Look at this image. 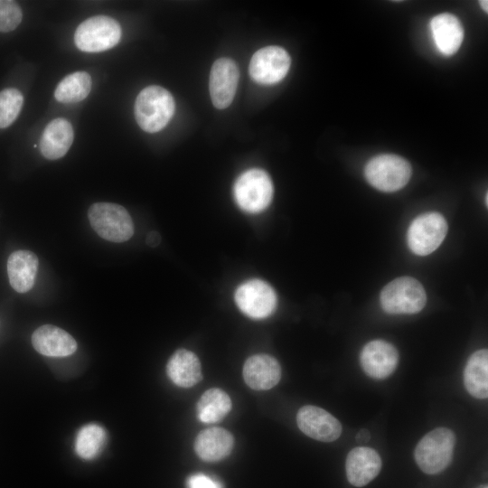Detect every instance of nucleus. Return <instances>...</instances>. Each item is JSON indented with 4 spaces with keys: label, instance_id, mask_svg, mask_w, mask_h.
<instances>
[{
    "label": "nucleus",
    "instance_id": "obj_1",
    "mask_svg": "<svg viewBox=\"0 0 488 488\" xmlns=\"http://www.w3.org/2000/svg\"><path fill=\"white\" fill-rule=\"evenodd\" d=\"M175 103L165 89L151 85L142 89L135 102V117L138 126L145 132L155 133L163 129L172 118Z\"/></svg>",
    "mask_w": 488,
    "mask_h": 488
},
{
    "label": "nucleus",
    "instance_id": "obj_2",
    "mask_svg": "<svg viewBox=\"0 0 488 488\" xmlns=\"http://www.w3.org/2000/svg\"><path fill=\"white\" fill-rule=\"evenodd\" d=\"M455 445L452 430L437 427L418 443L414 456L419 468L427 474H436L445 470L450 464Z\"/></svg>",
    "mask_w": 488,
    "mask_h": 488
},
{
    "label": "nucleus",
    "instance_id": "obj_3",
    "mask_svg": "<svg viewBox=\"0 0 488 488\" xmlns=\"http://www.w3.org/2000/svg\"><path fill=\"white\" fill-rule=\"evenodd\" d=\"M88 218L92 229L102 239L111 242H124L134 234V224L128 211L112 202H96L90 205Z\"/></svg>",
    "mask_w": 488,
    "mask_h": 488
},
{
    "label": "nucleus",
    "instance_id": "obj_4",
    "mask_svg": "<svg viewBox=\"0 0 488 488\" xmlns=\"http://www.w3.org/2000/svg\"><path fill=\"white\" fill-rule=\"evenodd\" d=\"M380 299L383 310L389 314H416L425 306L427 296L417 279L401 277L385 286Z\"/></svg>",
    "mask_w": 488,
    "mask_h": 488
},
{
    "label": "nucleus",
    "instance_id": "obj_5",
    "mask_svg": "<svg viewBox=\"0 0 488 488\" xmlns=\"http://www.w3.org/2000/svg\"><path fill=\"white\" fill-rule=\"evenodd\" d=\"M364 174L373 187L391 192L408 183L411 176V166L407 160L399 155H380L367 163Z\"/></svg>",
    "mask_w": 488,
    "mask_h": 488
},
{
    "label": "nucleus",
    "instance_id": "obj_6",
    "mask_svg": "<svg viewBox=\"0 0 488 488\" xmlns=\"http://www.w3.org/2000/svg\"><path fill=\"white\" fill-rule=\"evenodd\" d=\"M237 204L245 211L258 212L271 202L273 184L269 175L263 170L249 169L239 175L234 185Z\"/></svg>",
    "mask_w": 488,
    "mask_h": 488
},
{
    "label": "nucleus",
    "instance_id": "obj_7",
    "mask_svg": "<svg viewBox=\"0 0 488 488\" xmlns=\"http://www.w3.org/2000/svg\"><path fill=\"white\" fill-rule=\"evenodd\" d=\"M120 37L119 23L111 17L99 15L88 18L78 26L74 41L82 52H99L117 45Z\"/></svg>",
    "mask_w": 488,
    "mask_h": 488
},
{
    "label": "nucleus",
    "instance_id": "obj_8",
    "mask_svg": "<svg viewBox=\"0 0 488 488\" xmlns=\"http://www.w3.org/2000/svg\"><path fill=\"white\" fill-rule=\"evenodd\" d=\"M447 232L446 219L438 212H427L418 216L410 223L407 241L410 250L419 256L435 251Z\"/></svg>",
    "mask_w": 488,
    "mask_h": 488
},
{
    "label": "nucleus",
    "instance_id": "obj_9",
    "mask_svg": "<svg viewBox=\"0 0 488 488\" xmlns=\"http://www.w3.org/2000/svg\"><path fill=\"white\" fill-rule=\"evenodd\" d=\"M235 301L246 315L254 319H263L274 312L277 305V296L267 283L259 279H252L237 288Z\"/></svg>",
    "mask_w": 488,
    "mask_h": 488
},
{
    "label": "nucleus",
    "instance_id": "obj_10",
    "mask_svg": "<svg viewBox=\"0 0 488 488\" xmlns=\"http://www.w3.org/2000/svg\"><path fill=\"white\" fill-rule=\"evenodd\" d=\"M290 64L291 59L286 50L278 46H267L253 54L249 70L256 82L270 85L285 78Z\"/></svg>",
    "mask_w": 488,
    "mask_h": 488
},
{
    "label": "nucleus",
    "instance_id": "obj_11",
    "mask_svg": "<svg viewBox=\"0 0 488 488\" xmlns=\"http://www.w3.org/2000/svg\"><path fill=\"white\" fill-rule=\"evenodd\" d=\"M239 76V69L233 60L221 58L214 61L210 72L209 89L216 108L223 109L231 104L238 87Z\"/></svg>",
    "mask_w": 488,
    "mask_h": 488
},
{
    "label": "nucleus",
    "instance_id": "obj_12",
    "mask_svg": "<svg viewBox=\"0 0 488 488\" xmlns=\"http://www.w3.org/2000/svg\"><path fill=\"white\" fill-rule=\"evenodd\" d=\"M296 423L305 435L322 442H333L342 433L340 421L328 411L316 406L302 407L297 412Z\"/></svg>",
    "mask_w": 488,
    "mask_h": 488
},
{
    "label": "nucleus",
    "instance_id": "obj_13",
    "mask_svg": "<svg viewBox=\"0 0 488 488\" xmlns=\"http://www.w3.org/2000/svg\"><path fill=\"white\" fill-rule=\"evenodd\" d=\"M399 353L396 348L383 340L368 343L361 352V364L364 372L373 379H385L396 370Z\"/></svg>",
    "mask_w": 488,
    "mask_h": 488
},
{
    "label": "nucleus",
    "instance_id": "obj_14",
    "mask_svg": "<svg viewBox=\"0 0 488 488\" xmlns=\"http://www.w3.org/2000/svg\"><path fill=\"white\" fill-rule=\"evenodd\" d=\"M381 465V459L374 449L366 446L354 447L346 458L347 479L356 487L364 486L379 474Z\"/></svg>",
    "mask_w": 488,
    "mask_h": 488
},
{
    "label": "nucleus",
    "instance_id": "obj_15",
    "mask_svg": "<svg viewBox=\"0 0 488 488\" xmlns=\"http://www.w3.org/2000/svg\"><path fill=\"white\" fill-rule=\"evenodd\" d=\"M33 348L41 354L49 357H66L77 350L75 339L63 329L43 324L32 335Z\"/></svg>",
    "mask_w": 488,
    "mask_h": 488
},
{
    "label": "nucleus",
    "instance_id": "obj_16",
    "mask_svg": "<svg viewBox=\"0 0 488 488\" xmlns=\"http://www.w3.org/2000/svg\"><path fill=\"white\" fill-rule=\"evenodd\" d=\"M243 379L255 390H267L275 387L281 379L278 361L267 354H255L247 359L243 366Z\"/></svg>",
    "mask_w": 488,
    "mask_h": 488
},
{
    "label": "nucleus",
    "instance_id": "obj_17",
    "mask_svg": "<svg viewBox=\"0 0 488 488\" xmlns=\"http://www.w3.org/2000/svg\"><path fill=\"white\" fill-rule=\"evenodd\" d=\"M39 266L38 257L32 251H14L7 259V274L11 286L18 293H26L33 286Z\"/></svg>",
    "mask_w": 488,
    "mask_h": 488
},
{
    "label": "nucleus",
    "instance_id": "obj_18",
    "mask_svg": "<svg viewBox=\"0 0 488 488\" xmlns=\"http://www.w3.org/2000/svg\"><path fill=\"white\" fill-rule=\"evenodd\" d=\"M234 445L230 432L221 427H210L201 431L194 440L197 455L207 462H217L227 457Z\"/></svg>",
    "mask_w": 488,
    "mask_h": 488
},
{
    "label": "nucleus",
    "instance_id": "obj_19",
    "mask_svg": "<svg viewBox=\"0 0 488 488\" xmlns=\"http://www.w3.org/2000/svg\"><path fill=\"white\" fill-rule=\"evenodd\" d=\"M73 137L71 124L64 118H55L45 127L42 132L40 151L47 159H59L69 151Z\"/></svg>",
    "mask_w": 488,
    "mask_h": 488
},
{
    "label": "nucleus",
    "instance_id": "obj_20",
    "mask_svg": "<svg viewBox=\"0 0 488 488\" xmlns=\"http://www.w3.org/2000/svg\"><path fill=\"white\" fill-rule=\"evenodd\" d=\"M430 29L435 44L444 55H452L460 48L464 39V29L460 21L453 14L443 13L433 17Z\"/></svg>",
    "mask_w": 488,
    "mask_h": 488
},
{
    "label": "nucleus",
    "instance_id": "obj_21",
    "mask_svg": "<svg viewBox=\"0 0 488 488\" xmlns=\"http://www.w3.org/2000/svg\"><path fill=\"white\" fill-rule=\"evenodd\" d=\"M169 379L177 386L191 388L202 379V366L195 353L185 349L177 350L166 364Z\"/></svg>",
    "mask_w": 488,
    "mask_h": 488
},
{
    "label": "nucleus",
    "instance_id": "obj_22",
    "mask_svg": "<svg viewBox=\"0 0 488 488\" xmlns=\"http://www.w3.org/2000/svg\"><path fill=\"white\" fill-rule=\"evenodd\" d=\"M464 384L474 398L488 396V352L482 349L474 352L467 361L464 371Z\"/></svg>",
    "mask_w": 488,
    "mask_h": 488
},
{
    "label": "nucleus",
    "instance_id": "obj_23",
    "mask_svg": "<svg viewBox=\"0 0 488 488\" xmlns=\"http://www.w3.org/2000/svg\"><path fill=\"white\" fill-rule=\"evenodd\" d=\"M231 409L230 396L221 389H207L197 402V417L203 423L221 421Z\"/></svg>",
    "mask_w": 488,
    "mask_h": 488
},
{
    "label": "nucleus",
    "instance_id": "obj_24",
    "mask_svg": "<svg viewBox=\"0 0 488 488\" xmlns=\"http://www.w3.org/2000/svg\"><path fill=\"white\" fill-rule=\"evenodd\" d=\"M91 78L86 71H76L66 76L56 87L54 98L61 103H75L88 97Z\"/></svg>",
    "mask_w": 488,
    "mask_h": 488
},
{
    "label": "nucleus",
    "instance_id": "obj_25",
    "mask_svg": "<svg viewBox=\"0 0 488 488\" xmlns=\"http://www.w3.org/2000/svg\"><path fill=\"white\" fill-rule=\"evenodd\" d=\"M106 442L105 429L96 424L82 427L77 434L75 450L83 459L95 458L102 450Z\"/></svg>",
    "mask_w": 488,
    "mask_h": 488
},
{
    "label": "nucleus",
    "instance_id": "obj_26",
    "mask_svg": "<svg viewBox=\"0 0 488 488\" xmlns=\"http://www.w3.org/2000/svg\"><path fill=\"white\" fill-rule=\"evenodd\" d=\"M23 103V94L16 89L0 91V128L9 127L18 117Z\"/></svg>",
    "mask_w": 488,
    "mask_h": 488
},
{
    "label": "nucleus",
    "instance_id": "obj_27",
    "mask_svg": "<svg viewBox=\"0 0 488 488\" xmlns=\"http://www.w3.org/2000/svg\"><path fill=\"white\" fill-rule=\"evenodd\" d=\"M22 19V9L16 2L0 0V32L8 33L14 30Z\"/></svg>",
    "mask_w": 488,
    "mask_h": 488
},
{
    "label": "nucleus",
    "instance_id": "obj_28",
    "mask_svg": "<svg viewBox=\"0 0 488 488\" xmlns=\"http://www.w3.org/2000/svg\"><path fill=\"white\" fill-rule=\"evenodd\" d=\"M187 486L188 488H222L221 483L203 474L190 476L187 480Z\"/></svg>",
    "mask_w": 488,
    "mask_h": 488
},
{
    "label": "nucleus",
    "instance_id": "obj_29",
    "mask_svg": "<svg viewBox=\"0 0 488 488\" xmlns=\"http://www.w3.org/2000/svg\"><path fill=\"white\" fill-rule=\"evenodd\" d=\"M145 242L152 248L157 247L161 242V236L157 231L152 230L147 234Z\"/></svg>",
    "mask_w": 488,
    "mask_h": 488
},
{
    "label": "nucleus",
    "instance_id": "obj_30",
    "mask_svg": "<svg viewBox=\"0 0 488 488\" xmlns=\"http://www.w3.org/2000/svg\"><path fill=\"white\" fill-rule=\"evenodd\" d=\"M370 432L365 428L361 429L355 436L358 442H366L370 439Z\"/></svg>",
    "mask_w": 488,
    "mask_h": 488
},
{
    "label": "nucleus",
    "instance_id": "obj_31",
    "mask_svg": "<svg viewBox=\"0 0 488 488\" xmlns=\"http://www.w3.org/2000/svg\"><path fill=\"white\" fill-rule=\"evenodd\" d=\"M480 5L482 6V8L483 9V11L487 12V4L488 2L485 0H483V1H480Z\"/></svg>",
    "mask_w": 488,
    "mask_h": 488
}]
</instances>
